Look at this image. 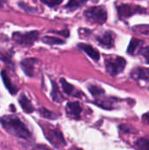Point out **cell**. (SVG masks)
<instances>
[{
	"instance_id": "1",
	"label": "cell",
	"mask_w": 149,
	"mask_h": 150,
	"mask_svg": "<svg viewBox=\"0 0 149 150\" xmlns=\"http://www.w3.org/2000/svg\"><path fill=\"white\" fill-rule=\"evenodd\" d=\"M0 125L6 133L18 139L28 141L32 138V134L25 124L15 115H4L0 117Z\"/></svg>"
},
{
	"instance_id": "2",
	"label": "cell",
	"mask_w": 149,
	"mask_h": 150,
	"mask_svg": "<svg viewBox=\"0 0 149 150\" xmlns=\"http://www.w3.org/2000/svg\"><path fill=\"white\" fill-rule=\"evenodd\" d=\"M84 17L91 23L102 25L107 20V11L104 6H92L84 11Z\"/></svg>"
},
{
	"instance_id": "3",
	"label": "cell",
	"mask_w": 149,
	"mask_h": 150,
	"mask_svg": "<svg viewBox=\"0 0 149 150\" xmlns=\"http://www.w3.org/2000/svg\"><path fill=\"white\" fill-rule=\"evenodd\" d=\"M105 69L106 71L112 76H115L125 69L126 67V60L120 56H109L105 59Z\"/></svg>"
},
{
	"instance_id": "4",
	"label": "cell",
	"mask_w": 149,
	"mask_h": 150,
	"mask_svg": "<svg viewBox=\"0 0 149 150\" xmlns=\"http://www.w3.org/2000/svg\"><path fill=\"white\" fill-rule=\"evenodd\" d=\"M39 34L38 31H30L25 33L14 32L11 38L17 44L22 46H32L38 40Z\"/></svg>"
},
{
	"instance_id": "5",
	"label": "cell",
	"mask_w": 149,
	"mask_h": 150,
	"mask_svg": "<svg viewBox=\"0 0 149 150\" xmlns=\"http://www.w3.org/2000/svg\"><path fill=\"white\" fill-rule=\"evenodd\" d=\"M45 137L47 140L54 147L61 148L62 146H66L65 139L61 134V132L58 128H52V127H44L43 128Z\"/></svg>"
},
{
	"instance_id": "6",
	"label": "cell",
	"mask_w": 149,
	"mask_h": 150,
	"mask_svg": "<svg viewBox=\"0 0 149 150\" xmlns=\"http://www.w3.org/2000/svg\"><path fill=\"white\" fill-rule=\"evenodd\" d=\"M118 13L120 18L124 19L126 18H129L136 13H143L146 11L145 9L139 5H133L130 4H121L117 7Z\"/></svg>"
},
{
	"instance_id": "7",
	"label": "cell",
	"mask_w": 149,
	"mask_h": 150,
	"mask_svg": "<svg viewBox=\"0 0 149 150\" xmlns=\"http://www.w3.org/2000/svg\"><path fill=\"white\" fill-rule=\"evenodd\" d=\"M37 62L38 60L36 58H25L20 62V68L27 76L32 77L34 76V66Z\"/></svg>"
},
{
	"instance_id": "8",
	"label": "cell",
	"mask_w": 149,
	"mask_h": 150,
	"mask_svg": "<svg viewBox=\"0 0 149 150\" xmlns=\"http://www.w3.org/2000/svg\"><path fill=\"white\" fill-rule=\"evenodd\" d=\"M115 33L111 32V31H107L105 32L103 34L98 35L97 37V40L98 41V43L105 47L111 48L113 47L114 45V40H115Z\"/></svg>"
},
{
	"instance_id": "9",
	"label": "cell",
	"mask_w": 149,
	"mask_h": 150,
	"mask_svg": "<svg viewBox=\"0 0 149 150\" xmlns=\"http://www.w3.org/2000/svg\"><path fill=\"white\" fill-rule=\"evenodd\" d=\"M66 112L68 117L73 118L75 120H78L82 113V106L76 101L68 102L66 105Z\"/></svg>"
},
{
	"instance_id": "10",
	"label": "cell",
	"mask_w": 149,
	"mask_h": 150,
	"mask_svg": "<svg viewBox=\"0 0 149 150\" xmlns=\"http://www.w3.org/2000/svg\"><path fill=\"white\" fill-rule=\"evenodd\" d=\"M60 83H61V87H62L63 91H64L67 95L73 96V97H76V98H78L83 96V94L80 91H77L74 85H72V84H70L69 83H68L64 78H61Z\"/></svg>"
},
{
	"instance_id": "11",
	"label": "cell",
	"mask_w": 149,
	"mask_h": 150,
	"mask_svg": "<svg viewBox=\"0 0 149 150\" xmlns=\"http://www.w3.org/2000/svg\"><path fill=\"white\" fill-rule=\"evenodd\" d=\"M1 78H2V81L4 83V87L6 88V90L10 92V94L11 95H16L18 91V88L11 82V80L10 79L7 72L5 70H2L1 73Z\"/></svg>"
},
{
	"instance_id": "12",
	"label": "cell",
	"mask_w": 149,
	"mask_h": 150,
	"mask_svg": "<svg viewBox=\"0 0 149 150\" xmlns=\"http://www.w3.org/2000/svg\"><path fill=\"white\" fill-rule=\"evenodd\" d=\"M77 47L80 50H82L84 53H86L95 62H97L100 59V54H99V52L96 48H94L92 46L88 45V44H84V43H81V44H78L77 45Z\"/></svg>"
},
{
	"instance_id": "13",
	"label": "cell",
	"mask_w": 149,
	"mask_h": 150,
	"mask_svg": "<svg viewBox=\"0 0 149 150\" xmlns=\"http://www.w3.org/2000/svg\"><path fill=\"white\" fill-rule=\"evenodd\" d=\"M18 104L20 105V107L25 113H32L34 112V107L30 101V99L26 97L25 93H21L18 97Z\"/></svg>"
},
{
	"instance_id": "14",
	"label": "cell",
	"mask_w": 149,
	"mask_h": 150,
	"mask_svg": "<svg viewBox=\"0 0 149 150\" xmlns=\"http://www.w3.org/2000/svg\"><path fill=\"white\" fill-rule=\"evenodd\" d=\"M131 76L135 79L149 81V69H146V68L133 69L131 72Z\"/></svg>"
},
{
	"instance_id": "15",
	"label": "cell",
	"mask_w": 149,
	"mask_h": 150,
	"mask_svg": "<svg viewBox=\"0 0 149 150\" xmlns=\"http://www.w3.org/2000/svg\"><path fill=\"white\" fill-rule=\"evenodd\" d=\"M143 46H144L143 41H141L139 39H133L129 44L128 48H127V53L132 55L139 54V53Z\"/></svg>"
},
{
	"instance_id": "16",
	"label": "cell",
	"mask_w": 149,
	"mask_h": 150,
	"mask_svg": "<svg viewBox=\"0 0 149 150\" xmlns=\"http://www.w3.org/2000/svg\"><path fill=\"white\" fill-rule=\"evenodd\" d=\"M52 83V91H51V97H52V99L54 101V102H62L63 100V97L61 95V93L60 92L58 87H57V84L54 82V81H51Z\"/></svg>"
},
{
	"instance_id": "17",
	"label": "cell",
	"mask_w": 149,
	"mask_h": 150,
	"mask_svg": "<svg viewBox=\"0 0 149 150\" xmlns=\"http://www.w3.org/2000/svg\"><path fill=\"white\" fill-rule=\"evenodd\" d=\"M42 41L43 43L47 45H61L65 43L64 40L57 38L55 36H44L42 38Z\"/></svg>"
},
{
	"instance_id": "18",
	"label": "cell",
	"mask_w": 149,
	"mask_h": 150,
	"mask_svg": "<svg viewBox=\"0 0 149 150\" xmlns=\"http://www.w3.org/2000/svg\"><path fill=\"white\" fill-rule=\"evenodd\" d=\"M88 89L90 92L92 94V96H94L97 99H99L105 94V91L100 86L96 85V84H90V86H88Z\"/></svg>"
},
{
	"instance_id": "19",
	"label": "cell",
	"mask_w": 149,
	"mask_h": 150,
	"mask_svg": "<svg viewBox=\"0 0 149 150\" xmlns=\"http://www.w3.org/2000/svg\"><path fill=\"white\" fill-rule=\"evenodd\" d=\"M38 112H39V114H40L42 118L47 119V120H56L57 117H58L54 112H51V111L46 109L45 107H40V108L38 110Z\"/></svg>"
},
{
	"instance_id": "20",
	"label": "cell",
	"mask_w": 149,
	"mask_h": 150,
	"mask_svg": "<svg viewBox=\"0 0 149 150\" xmlns=\"http://www.w3.org/2000/svg\"><path fill=\"white\" fill-rule=\"evenodd\" d=\"M85 4H86V1H69L66 4L65 8L68 11H75L76 10H77L78 8H80L82 5Z\"/></svg>"
},
{
	"instance_id": "21",
	"label": "cell",
	"mask_w": 149,
	"mask_h": 150,
	"mask_svg": "<svg viewBox=\"0 0 149 150\" xmlns=\"http://www.w3.org/2000/svg\"><path fill=\"white\" fill-rule=\"evenodd\" d=\"M11 58H12V52L11 51L0 50V60L2 62H4L6 64H12L13 65Z\"/></svg>"
},
{
	"instance_id": "22",
	"label": "cell",
	"mask_w": 149,
	"mask_h": 150,
	"mask_svg": "<svg viewBox=\"0 0 149 150\" xmlns=\"http://www.w3.org/2000/svg\"><path fill=\"white\" fill-rule=\"evenodd\" d=\"M135 146L139 150H149V136L139 139L135 142Z\"/></svg>"
},
{
	"instance_id": "23",
	"label": "cell",
	"mask_w": 149,
	"mask_h": 150,
	"mask_svg": "<svg viewBox=\"0 0 149 150\" xmlns=\"http://www.w3.org/2000/svg\"><path fill=\"white\" fill-rule=\"evenodd\" d=\"M18 5L23 11H25L27 12V13H36V12L38 11V10H37L36 8H34V7L29 5L28 4H26V3H25V2H18Z\"/></svg>"
},
{
	"instance_id": "24",
	"label": "cell",
	"mask_w": 149,
	"mask_h": 150,
	"mask_svg": "<svg viewBox=\"0 0 149 150\" xmlns=\"http://www.w3.org/2000/svg\"><path fill=\"white\" fill-rule=\"evenodd\" d=\"M139 54H141L147 61V62L149 63V47H146V46H143L139 53Z\"/></svg>"
},
{
	"instance_id": "25",
	"label": "cell",
	"mask_w": 149,
	"mask_h": 150,
	"mask_svg": "<svg viewBox=\"0 0 149 150\" xmlns=\"http://www.w3.org/2000/svg\"><path fill=\"white\" fill-rule=\"evenodd\" d=\"M43 4L48 5L49 7H54L56 5H59L62 3V1H41Z\"/></svg>"
},
{
	"instance_id": "26",
	"label": "cell",
	"mask_w": 149,
	"mask_h": 150,
	"mask_svg": "<svg viewBox=\"0 0 149 150\" xmlns=\"http://www.w3.org/2000/svg\"><path fill=\"white\" fill-rule=\"evenodd\" d=\"M32 150H53L51 149L50 148H48L47 146L46 145H43V144H37V145H34L32 147Z\"/></svg>"
},
{
	"instance_id": "27",
	"label": "cell",
	"mask_w": 149,
	"mask_h": 150,
	"mask_svg": "<svg viewBox=\"0 0 149 150\" xmlns=\"http://www.w3.org/2000/svg\"><path fill=\"white\" fill-rule=\"evenodd\" d=\"M53 33H58V34H62V36H66L68 37V30H63V31H54Z\"/></svg>"
},
{
	"instance_id": "28",
	"label": "cell",
	"mask_w": 149,
	"mask_h": 150,
	"mask_svg": "<svg viewBox=\"0 0 149 150\" xmlns=\"http://www.w3.org/2000/svg\"><path fill=\"white\" fill-rule=\"evenodd\" d=\"M142 119H143V120H144L146 123L149 124V112L146 113V114H144V115H143V117H142Z\"/></svg>"
},
{
	"instance_id": "29",
	"label": "cell",
	"mask_w": 149,
	"mask_h": 150,
	"mask_svg": "<svg viewBox=\"0 0 149 150\" xmlns=\"http://www.w3.org/2000/svg\"><path fill=\"white\" fill-rule=\"evenodd\" d=\"M3 4H4V3L0 1V8H2V7H3Z\"/></svg>"
},
{
	"instance_id": "30",
	"label": "cell",
	"mask_w": 149,
	"mask_h": 150,
	"mask_svg": "<svg viewBox=\"0 0 149 150\" xmlns=\"http://www.w3.org/2000/svg\"><path fill=\"white\" fill-rule=\"evenodd\" d=\"M76 150H82V149H77Z\"/></svg>"
}]
</instances>
